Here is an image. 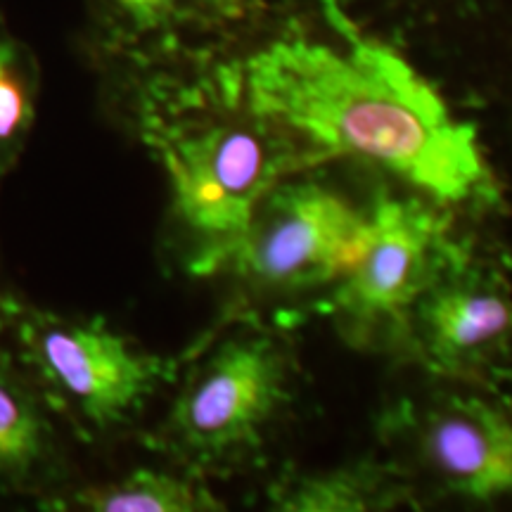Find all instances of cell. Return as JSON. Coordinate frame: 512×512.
<instances>
[{
	"instance_id": "cell-1",
	"label": "cell",
	"mask_w": 512,
	"mask_h": 512,
	"mask_svg": "<svg viewBox=\"0 0 512 512\" xmlns=\"http://www.w3.org/2000/svg\"><path fill=\"white\" fill-rule=\"evenodd\" d=\"M339 43L285 34L242 60H223L247 110L306 143L320 162L354 157L432 200L470 209L503 204L477 128L458 119L418 69L337 5Z\"/></svg>"
},
{
	"instance_id": "cell-2",
	"label": "cell",
	"mask_w": 512,
	"mask_h": 512,
	"mask_svg": "<svg viewBox=\"0 0 512 512\" xmlns=\"http://www.w3.org/2000/svg\"><path fill=\"white\" fill-rule=\"evenodd\" d=\"M133 138L166 183V252L195 280L226 275L261 197L320 162L242 102L214 46L105 62Z\"/></svg>"
},
{
	"instance_id": "cell-3",
	"label": "cell",
	"mask_w": 512,
	"mask_h": 512,
	"mask_svg": "<svg viewBox=\"0 0 512 512\" xmlns=\"http://www.w3.org/2000/svg\"><path fill=\"white\" fill-rule=\"evenodd\" d=\"M0 342L34 377L57 420L100 441L131 427L178 363L159 358L100 316H67L0 290Z\"/></svg>"
},
{
	"instance_id": "cell-4",
	"label": "cell",
	"mask_w": 512,
	"mask_h": 512,
	"mask_svg": "<svg viewBox=\"0 0 512 512\" xmlns=\"http://www.w3.org/2000/svg\"><path fill=\"white\" fill-rule=\"evenodd\" d=\"M290 380V354L278 337L228 332L190 358L150 448L197 475L233 463L264 444L290 401Z\"/></svg>"
},
{
	"instance_id": "cell-5",
	"label": "cell",
	"mask_w": 512,
	"mask_h": 512,
	"mask_svg": "<svg viewBox=\"0 0 512 512\" xmlns=\"http://www.w3.org/2000/svg\"><path fill=\"white\" fill-rule=\"evenodd\" d=\"M460 254L425 202L380 197L366 211L361 240L318 311L361 339L387 330L408 335L420 294Z\"/></svg>"
},
{
	"instance_id": "cell-6",
	"label": "cell",
	"mask_w": 512,
	"mask_h": 512,
	"mask_svg": "<svg viewBox=\"0 0 512 512\" xmlns=\"http://www.w3.org/2000/svg\"><path fill=\"white\" fill-rule=\"evenodd\" d=\"M366 211L328 185L283 178L256 204L228 273L271 292L330 287L361 240Z\"/></svg>"
},
{
	"instance_id": "cell-7",
	"label": "cell",
	"mask_w": 512,
	"mask_h": 512,
	"mask_svg": "<svg viewBox=\"0 0 512 512\" xmlns=\"http://www.w3.org/2000/svg\"><path fill=\"white\" fill-rule=\"evenodd\" d=\"M408 335L439 373H491L512 351V287L498 268L463 252L420 294Z\"/></svg>"
},
{
	"instance_id": "cell-8",
	"label": "cell",
	"mask_w": 512,
	"mask_h": 512,
	"mask_svg": "<svg viewBox=\"0 0 512 512\" xmlns=\"http://www.w3.org/2000/svg\"><path fill=\"white\" fill-rule=\"evenodd\" d=\"M413 451L446 494L475 503L512 496V413L477 394L434 396L413 413Z\"/></svg>"
},
{
	"instance_id": "cell-9",
	"label": "cell",
	"mask_w": 512,
	"mask_h": 512,
	"mask_svg": "<svg viewBox=\"0 0 512 512\" xmlns=\"http://www.w3.org/2000/svg\"><path fill=\"white\" fill-rule=\"evenodd\" d=\"M100 62L211 46L264 8V0H86Z\"/></svg>"
},
{
	"instance_id": "cell-10",
	"label": "cell",
	"mask_w": 512,
	"mask_h": 512,
	"mask_svg": "<svg viewBox=\"0 0 512 512\" xmlns=\"http://www.w3.org/2000/svg\"><path fill=\"white\" fill-rule=\"evenodd\" d=\"M57 422L34 377L0 342V494L46 510L72 486Z\"/></svg>"
},
{
	"instance_id": "cell-11",
	"label": "cell",
	"mask_w": 512,
	"mask_h": 512,
	"mask_svg": "<svg viewBox=\"0 0 512 512\" xmlns=\"http://www.w3.org/2000/svg\"><path fill=\"white\" fill-rule=\"evenodd\" d=\"M46 510L86 512H207L223 503L202 482V475L183 470H140L102 484L69 486Z\"/></svg>"
},
{
	"instance_id": "cell-12",
	"label": "cell",
	"mask_w": 512,
	"mask_h": 512,
	"mask_svg": "<svg viewBox=\"0 0 512 512\" xmlns=\"http://www.w3.org/2000/svg\"><path fill=\"white\" fill-rule=\"evenodd\" d=\"M41 95V64L0 15V190L29 143Z\"/></svg>"
},
{
	"instance_id": "cell-13",
	"label": "cell",
	"mask_w": 512,
	"mask_h": 512,
	"mask_svg": "<svg viewBox=\"0 0 512 512\" xmlns=\"http://www.w3.org/2000/svg\"><path fill=\"white\" fill-rule=\"evenodd\" d=\"M401 496V486L384 467L351 465L280 484L273 494V508L290 512L382 510L399 503Z\"/></svg>"
},
{
	"instance_id": "cell-14",
	"label": "cell",
	"mask_w": 512,
	"mask_h": 512,
	"mask_svg": "<svg viewBox=\"0 0 512 512\" xmlns=\"http://www.w3.org/2000/svg\"><path fill=\"white\" fill-rule=\"evenodd\" d=\"M491 373H494L496 377H501V380L512 389V351L503 358V363H498V366L491 370Z\"/></svg>"
}]
</instances>
